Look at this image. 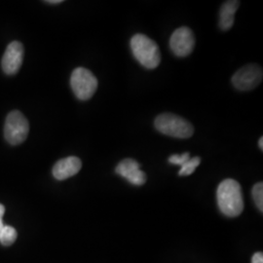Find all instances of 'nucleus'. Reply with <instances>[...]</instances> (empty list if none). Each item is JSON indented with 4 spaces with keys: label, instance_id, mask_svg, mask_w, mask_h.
Instances as JSON below:
<instances>
[{
    "label": "nucleus",
    "instance_id": "1",
    "mask_svg": "<svg viewBox=\"0 0 263 263\" xmlns=\"http://www.w3.org/2000/svg\"><path fill=\"white\" fill-rule=\"evenodd\" d=\"M216 199L220 212L228 217L240 216L244 211L242 187L235 179H224L219 183Z\"/></svg>",
    "mask_w": 263,
    "mask_h": 263
},
{
    "label": "nucleus",
    "instance_id": "2",
    "mask_svg": "<svg viewBox=\"0 0 263 263\" xmlns=\"http://www.w3.org/2000/svg\"><path fill=\"white\" fill-rule=\"evenodd\" d=\"M132 52L136 60L147 69L159 66L161 54L157 43L145 34L138 33L131 39Z\"/></svg>",
    "mask_w": 263,
    "mask_h": 263
},
{
    "label": "nucleus",
    "instance_id": "3",
    "mask_svg": "<svg viewBox=\"0 0 263 263\" xmlns=\"http://www.w3.org/2000/svg\"><path fill=\"white\" fill-rule=\"evenodd\" d=\"M155 128L163 135L176 139H189L194 134L192 124L173 113H162L155 119Z\"/></svg>",
    "mask_w": 263,
    "mask_h": 263
},
{
    "label": "nucleus",
    "instance_id": "4",
    "mask_svg": "<svg viewBox=\"0 0 263 263\" xmlns=\"http://www.w3.org/2000/svg\"><path fill=\"white\" fill-rule=\"evenodd\" d=\"M70 86L77 99L90 100L98 89L97 77L87 68L77 67L70 77Z\"/></svg>",
    "mask_w": 263,
    "mask_h": 263
},
{
    "label": "nucleus",
    "instance_id": "5",
    "mask_svg": "<svg viewBox=\"0 0 263 263\" xmlns=\"http://www.w3.org/2000/svg\"><path fill=\"white\" fill-rule=\"evenodd\" d=\"M29 131L27 118L20 111H12L6 117L4 126V136L12 145H18L26 141Z\"/></svg>",
    "mask_w": 263,
    "mask_h": 263
},
{
    "label": "nucleus",
    "instance_id": "6",
    "mask_svg": "<svg viewBox=\"0 0 263 263\" xmlns=\"http://www.w3.org/2000/svg\"><path fill=\"white\" fill-rule=\"evenodd\" d=\"M262 78L261 66L251 64L236 71L232 76V84L239 91H251L260 84Z\"/></svg>",
    "mask_w": 263,
    "mask_h": 263
},
{
    "label": "nucleus",
    "instance_id": "7",
    "mask_svg": "<svg viewBox=\"0 0 263 263\" xmlns=\"http://www.w3.org/2000/svg\"><path fill=\"white\" fill-rule=\"evenodd\" d=\"M195 46V36L187 27L177 28L170 38V48L177 57L184 58L192 53Z\"/></svg>",
    "mask_w": 263,
    "mask_h": 263
},
{
    "label": "nucleus",
    "instance_id": "8",
    "mask_svg": "<svg viewBox=\"0 0 263 263\" xmlns=\"http://www.w3.org/2000/svg\"><path fill=\"white\" fill-rule=\"evenodd\" d=\"M24 59V47L18 41L11 42L2 58L1 66L3 71L13 76L19 71L20 67L23 64Z\"/></svg>",
    "mask_w": 263,
    "mask_h": 263
},
{
    "label": "nucleus",
    "instance_id": "9",
    "mask_svg": "<svg viewBox=\"0 0 263 263\" xmlns=\"http://www.w3.org/2000/svg\"><path fill=\"white\" fill-rule=\"evenodd\" d=\"M140 168L141 166L136 160L128 158L123 160L117 165L115 172L133 185L141 186L146 181V175Z\"/></svg>",
    "mask_w": 263,
    "mask_h": 263
},
{
    "label": "nucleus",
    "instance_id": "10",
    "mask_svg": "<svg viewBox=\"0 0 263 263\" xmlns=\"http://www.w3.org/2000/svg\"><path fill=\"white\" fill-rule=\"evenodd\" d=\"M82 168L81 160L74 156L58 161L53 168V176L58 180H65L79 173Z\"/></svg>",
    "mask_w": 263,
    "mask_h": 263
},
{
    "label": "nucleus",
    "instance_id": "11",
    "mask_svg": "<svg viewBox=\"0 0 263 263\" xmlns=\"http://www.w3.org/2000/svg\"><path fill=\"white\" fill-rule=\"evenodd\" d=\"M240 6V1L229 0L226 1L219 12V27L222 30H229L235 22V14Z\"/></svg>",
    "mask_w": 263,
    "mask_h": 263
},
{
    "label": "nucleus",
    "instance_id": "12",
    "mask_svg": "<svg viewBox=\"0 0 263 263\" xmlns=\"http://www.w3.org/2000/svg\"><path fill=\"white\" fill-rule=\"evenodd\" d=\"M17 239V231L12 226H4L0 234V243L3 246H11Z\"/></svg>",
    "mask_w": 263,
    "mask_h": 263
},
{
    "label": "nucleus",
    "instance_id": "13",
    "mask_svg": "<svg viewBox=\"0 0 263 263\" xmlns=\"http://www.w3.org/2000/svg\"><path fill=\"white\" fill-rule=\"evenodd\" d=\"M200 163H201L200 157L190 158L186 163H184L181 166V169L179 170V176H190L195 172V170L197 169Z\"/></svg>",
    "mask_w": 263,
    "mask_h": 263
},
{
    "label": "nucleus",
    "instance_id": "14",
    "mask_svg": "<svg viewBox=\"0 0 263 263\" xmlns=\"http://www.w3.org/2000/svg\"><path fill=\"white\" fill-rule=\"evenodd\" d=\"M253 198H254V203L256 205L257 209L263 212V184L262 182H257L254 184L253 187Z\"/></svg>",
    "mask_w": 263,
    "mask_h": 263
},
{
    "label": "nucleus",
    "instance_id": "15",
    "mask_svg": "<svg viewBox=\"0 0 263 263\" xmlns=\"http://www.w3.org/2000/svg\"><path fill=\"white\" fill-rule=\"evenodd\" d=\"M189 159H190V154L188 152H185V153H182V154H174V155L170 156L168 161L171 164L182 166Z\"/></svg>",
    "mask_w": 263,
    "mask_h": 263
},
{
    "label": "nucleus",
    "instance_id": "16",
    "mask_svg": "<svg viewBox=\"0 0 263 263\" xmlns=\"http://www.w3.org/2000/svg\"><path fill=\"white\" fill-rule=\"evenodd\" d=\"M252 263H263L262 253H255L252 258Z\"/></svg>",
    "mask_w": 263,
    "mask_h": 263
},
{
    "label": "nucleus",
    "instance_id": "17",
    "mask_svg": "<svg viewBox=\"0 0 263 263\" xmlns=\"http://www.w3.org/2000/svg\"><path fill=\"white\" fill-rule=\"evenodd\" d=\"M48 4H60V3H63L64 1L63 0H48L45 1Z\"/></svg>",
    "mask_w": 263,
    "mask_h": 263
},
{
    "label": "nucleus",
    "instance_id": "18",
    "mask_svg": "<svg viewBox=\"0 0 263 263\" xmlns=\"http://www.w3.org/2000/svg\"><path fill=\"white\" fill-rule=\"evenodd\" d=\"M4 214H5V207L2 204H0V217L1 218H2V216H4Z\"/></svg>",
    "mask_w": 263,
    "mask_h": 263
},
{
    "label": "nucleus",
    "instance_id": "19",
    "mask_svg": "<svg viewBox=\"0 0 263 263\" xmlns=\"http://www.w3.org/2000/svg\"><path fill=\"white\" fill-rule=\"evenodd\" d=\"M258 146H259V148L262 151L263 149V138H260L259 139V141H258Z\"/></svg>",
    "mask_w": 263,
    "mask_h": 263
},
{
    "label": "nucleus",
    "instance_id": "20",
    "mask_svg": "<svg viewBox=\"0 0 263 263\" xmlns=\"http://www.w3.org/2000/svg\"><path fill=\"white\" fill-rule=\"evenodd\" d=\"M3 227H4V223H3V220H2V218L0 217V234H1V231H2Z\"/></svg>",
    "mask_w": 263,
    "mask_h": 263
}]
</instances>
